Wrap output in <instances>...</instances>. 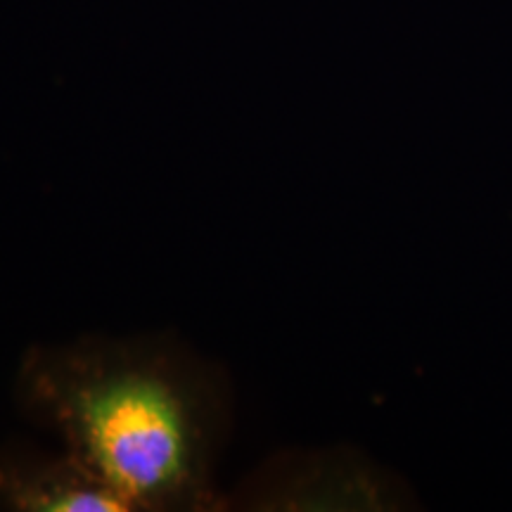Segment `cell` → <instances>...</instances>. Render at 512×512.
Segmentation results:
<instances>
[{
	"label": "cell",
	"instance_id": "cell-2",
	"mask_svg": "<svg viewBox=\"0 0 512 512\" xmlns=\"http://www.w3.org/2000/svg\"><path fill=\"white\" fill-rule=\"evenodd\" d=\"M280 505L302 510H413L418 498L406 479L356 448L299 453L285 467Z\"/></svg>",
	"mask_w": 512,
	"mask_h": 512
},
{
	"label": "cell",
	"instance_id": "cell-1",
	"mask_svg": "<svg viewBox=\"0 0 512 512\" xmlns=\"http://www.w3.org/2000/svg\"><path fill=\"white\" fill-rule=\"evenodd\" d=\"M22 411L131 512L219 508L214 470L233 422L226 370L174 335H83L34 347Z\"/></svg>",
	"mask_w": 512,
	"mask_h": 512
},
{
	"label": "cell",
	"instance_id": "cell-3",
	"mask_svg": "<svg viewBox=\"0 0 512 512\" xmlns=\"http://www.w3.org/2000/svg\"><path fill=\"white\" fill-rule=\"evenodd\" d=\"M0 503L29 512H131L105 479L64 448L0 453Z\"/></svg>",
	"mask_w": 512,
	"mask_h": 512
}]
</instances>
